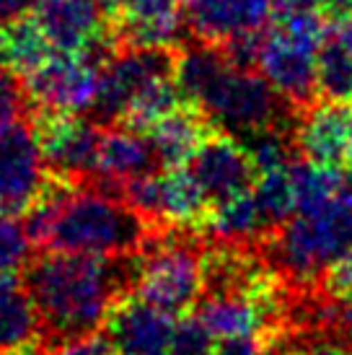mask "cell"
<instances>
[{"label": "cell", "instance_id": "4dcf8cb0", "mask_svg": "<svg viewBox=\"0 0 352 355\" xmlns=\"http://www.w3.org/2000/svg\"><path fill=\"white\" fill-rule=\"evenodd\" d=\"M324 0H272L274 19L293 16V13H306V10H322Z\"/></svg>", "mask_w": 352, "mask_h": 355}, {"label": "cell", "instance_id": "4316f807", "mask_svg": "<svg viewBox=\"0 0 352 355\" xmlns=\"http://www.w3.org/2000/svg\"><path fill=\"white\" fill-rule=\"evenodd\" d=\"M213 345H215V335L202 324V319L195 311L176 316L168 355H210Z\"/></svg>", "mask_w": 352, "mask_h": 355}, {"label": "cell", "instance_id": "f546056e", "mask_svg": "<svg viewBox=\"0 0 352 355\" xmlns=\"http://www.w3.org/2000/svg\"><path fill=\"white\" fill-rule=\"evenodd\" d=\"M210 355H267V337H264V332L238 337H218Z\"/></svg>", "mask_w": 352, "mask_h": 355}, {"label": "cell", "instance_id": "1f68e13d", "mask_svg": "<svg viewBox=\"0 0 352 355\" xmlns=\"http://www.w3.org/2000/svg\"><path fill=\"white\" fill-rule=\"evenodd\" d=\"M322 13L332 24H342L352 16V0H324Z\"/></svg>", "mask_w": 352, "mask_h": 355}, {"label": "cell", "instance_id": "3957f363", "mask_svg": "<svg viewBox=\"0 0 352 355\" xmlns=\"http://www.w3.org/2000/svg\"><path fill=\"white\" fill-rule=\"evenodd\" d=\"M259 249L290 288H316L326 267L352 249V182L322 207L295 213Z\"/></svg>", "mask_w": 352, "mask_h": 355}, {"label": "cell", "instance_id": "6da1fadb", "mask_svg": "<svg viewBox=\"0 0 352 355\" xmlns=\"http://www.w3.org/2000/svg\"><path fill=\"white\" fill-rule=\"evenodd\" d=\"M135 277L137 254L37 252L21 280L39 311L44 350L101 332L112 306L132 293Z\"/></svg>", "mask_w": 352, "mask_h": 355}, {"label": "cell", "instance_id": "30bf717a", "mask_svg": "<svg viewBox=\"0 0 352 355\" xmlns=\"http://www.w3.org/2000/svg\"><path fill=\"white\" fill-rule=\"evenodd\" d=\"M316 60H319V50L295 42L277 24H272L264 31L256 70L270 80V86L298 114H303L306 109H311L316 101H322Z\"/></svg>", "mask_w": 352, "mask_h": 355}, {"label": "cell", "instance_id": "8fae6325", "mask_svg": "<svg viewBox=\"0 0 352 355\" xmlns=\"http://www.w3.org/2000/svg\"><path fill=\"white\" fill-rule=\"evenodd\" d=\"M182 0H104L114 47H182L186 16Z\"/></svg>", "mask_w": 352, "mask_h": 355}, {"label": "cell", "instance_id": "836d02e7", "mask_svg": "<svg viewBox=\"0 0 352 355\" xmlns=\"http://www.w3.org/2000/svg\"><path fill=\"white\" fill-rule=\"evenodd\" d=\"M332 26H334V31H337V34L352 47V16L347 21H342V24H332Z\"/></svg>", "mask_w": 352, "mask_h": 355}, {"label": "cell", "instance_id": "603a6c76", "mask_svg": "<svg viewBox=\"0 0 352 355\" xmlns=\"http://www.w3.org/2000/svg\"><path fill=\"white\" fill-rule=\"evenodd\" d=\"M319 94L326 101H352V47L334 31L319 50Z\"/></svg>", "mask_w": 352, "mask_h": 355}, {"label": "cell", "instance_id": "484cf974", "mask_svg": "<svg viewBox=\"0 0 352 355\" xmlns=\"http://www.w3.org/2000/svg\"><path fill=\"white\" fill-rule=\"evenodd\" d=\"M26 117H31L26 80L10 68H0V132Z\"/></svg>", "mask_w": 352, "mask_h": 355}, {"label": "cell", "instance_id": "8992f818", "mask_svg": "<svg viewBox=\"0 0 352 355\" xmlns=\"http://www.w3.org/2000/svg\"><path fill=\"white\" fill-rule=\"evenodd\" d=\"M31 122L37 130L49 177L70 182L76 187L91 184L96 179L104 125L80 114H49V112H31Z\"/></svg>", "mask_w": 352, "mask_h": 355}, {"label": "cell", "instance_id": "4fadbf2b", "mask_svg": "<svg viewBox=\"0 0 352 355\" xmlns=\"http://www.w3.org/2000/svg\"><path fill=\"white\" fill-rule=\"evenodd\" d=\"M58 52H112V21L104 0H49L34 13Z\"/></svg>", "mask_w": 352, "mask_h": 355}, {"label": "cell", "instance_id": "cb8c5ba5", "mask_svg": "<svg viewBox=\"0 0 352 355\" xmlns=\"http://www.w3.org/2000/svg\"><path fill=\"white\" fill-rule=\"evenodd\" d=\"M254 200L262 213L267 236L285 226L295 216V189L290 179V166L259 174L254 182Z\"/></svg>", "mask_w": 352, "mask_h": 355}, {"label": "cell", "instance_id": "d590c367", "mask_svg": "<svg viewBox=\"0 0 352 355\" xmlns=\"http://www.w3.org/2000/svg\"><path fill=\"white\" fill-rule=\"evenodd\" d=\"M182 3H184V6H186V3H192V0H182Z\"/></svg>", "mask_w": 352, "mask_h": 355}, {"label": "cell", "instance_id": "83f0119b", "mask_svg": "<svg viewBox=\"0 0 352 355\" xmlns=\"http://www.w3.org/2000/svg\"><path fill=\"white\" fill-rule=\"evenodd\" d=\"M316 291L334 298V301L352 304V249L326 267V272L322 275Z\"/></svg>", "mask_w": 352, "mask_h": 355}, {"label": "cell", "instance_id": "7402d4cb", "mask_svg": "<svg viewBox=\"0 0 352 355\" xmlns=\"http://www.w3.org/2000/svg\"><path fill=\"white\" fill-rule=\"evenodd\" d=\"M182 101L184 99H182L179 86H176L174 73L156 76L130 99L127 109H125V114H122L117 125L137 130V132H148L156 122H161L166 114H171Z\"/></svg>", "mask_w": 352, "mask_h": 355}, {"label": "cell", "instance_id": "44dd1931", "mask_svg": "<svg viewBox=\"0 0 352 355\" xmlns=\"http://www.w3.org/2000/svg\"><path fill=\"white\" fill-rule=\"evenodd\" d=\"M202 234L223 244H259L267 236V228L256 207L254 189L210 207Z\"/></svg>", "mask_w": 352, "mask_h": 355}, {"label": "cell", "instance_id": "2e32d148", "mask_svg": "<svg viewBox=\"0 0 352 355\" xmlns=\"http://www.w3.org/2000/svg\"><path fill=\"white\" fill-rule=\"evenodd\" d=\"M158 168H161V161L146 132L122 128V125H107L101 135V148H98L96 179L91 184L122 198V189L127 184L153 174Z\"/></svg>", "mask_w": 352, "mask_h": 355}, {"label": "cell", "instance_id": "e0dca14e", "mask_svg": "<svg viewBox=\"0 0 352 355\" xmlns=\"http://www.w3.org/2000/svg\"><path fill=\"white\" fill-rule=\"evenodd\" d=\"M189 37L205 44H225L244 31L270 26L272 0H192L184 6Z\"/></svg>", "mask_w": 352, "mask_h": 355}, {"label": "cell", "instance_id": "9c48e42d", "mask_svg": "<svg viewBox=\"0 0 352 355\" xmlns=\"http://www.w3.org/2000/svg\"><path fill=\"white\" fill-rule=\"evenodd\" d=\"M49 171L42 158L31 117L0 132V216H26L47 187Z\"/></svg>", "mask_w": 352, "mask_h": 355}, {"label": "cell", "instance_id": "d4e9b609", "mask_svg": "<svg viewBox=\"0 0 352 355\" xmlns=\"http://www.w3.org/2000/svg\"><path fill=\"white\" fill-rule=\"evenodd\" d=\"M34 249L37 247L31 244L24 223L10 216H0V275L24 272L34 257Z\"/></svg>", "mask_w": 352, "mask_h": 355}, {"label": "cell", "instance_id": "5b68a950", "mask_svg": "<svg viewBox=\"0 0 352 355\" xmlns=\"http://www.w3.org/2000/svg\"><path fill=\"white\" fill-rule=\"evenodd\" d=\"M122 198L153 226L202 231L213 202L186 166H161L122 189Z\"/></svg>", "mask_w": 352, "mask_h": 355}, {"label": "cell", "instance_id": "d6a6232c", "mask_svg": "<svg viewBox=\"0 0 352 355\" xmlns=\"http://www.w3.org/2000/svg\"><path fill=\"white\" fill-rule=\"evenodd\" d=\"M29 8V0H0V26L24 16Z\"/></svg>", "mask_w": 352, "mask_h": 355}, {"label": "cell", "instance_id": "f1b7e54d", "mask_svg": "<svg viewBox=\"0 0 352 355\" xmlns=\"http://www.w3.org/2000/svg\"><path fill=\"white\" fill-rule=\"evenodd\" d=\"M42 355H117L112 340L107 337V332H94V335L78 337V340H70L62 345L47 347Z\"/></svg>", "mask_w": 352, "mask_h": 355}, {"label": "cell", "instance_id": "7c38bea8", "mask_svg": "<svg viewBox=\"0 0 352 355\" xmlns=\"http://www.w3.org/2000/svg\"><path fill=\"white\" fill-rule=\"evenodd\" d=\"M186 168L195 174L213 205L254 189L259 177L246 143L223 128H215L207 135L205 143L189 158Z\"/></svg>", "mask_w": 352, "mask_h": 355}, {"label": "cell", "instance_id": "277c9868", "mask_svg": "<svg viewBox=\"0 0 352 355\" xmlns=\"http://www.w3.org/2000/svg\"><path fill=\"white\" fill-rule=\"evenodd\" d=\"M207 236L195 228H158L137 252L132 293L171 316H184L205 293Z\"/></svg>", "mask_w": 352, "mask_h": 355}, {"label": "cell", "instance_id": "ba28073f", "mask_svg": "<svg viewBox=\"0 0 352 355\" xmlns=\"http://www.w3.org/2000/svg\"><path fill=\"white\" fill-rule=\"evenodd\" d=\"M179 47H119L104 62L91 119L98 125H117L130 99L156 76L176 73Z\"/></svg>", "mask_w": 352, "mask_h": 355}, {"label": "cell", "instance_id": "ac0fdd59", "mask_svg": "<svg viewBox=\"0 0 352 355\" xmlns=\"http://www.w3.org/2000/svg\"><path fill=\"white\" fill-rule=\"evenodd\" d=\"M42 350V319L24 280L16 275H0V355H26Z\"/></svg>", "mask_w": 352, "mask_h": 355}, {"label": "cell", "instance_id": "e575fe53", "mask_svg": "<svg viewBox=\"0 0 352 355\" xmlns=\"http://www.w3.org/2000/svg\"><path fill=\"white\" fill-rule=\"evenodd\" d=\"M44 3H49V0H29V6H37V8H39V6H44Z\"/></svg>", "mask_w": 352, "mask_h": 355}, {"label": "cell", "instance_id": "ffe728a7", "mask_svg": "<svg viewBox=\"0 0 352 355\" xmlns=\"http://www.w3.org/2000/svg\"><path fill=\"white\" fill-rule=\"evenodd\" d=\"M0 55L6 68L26 78L55 55V47L42 29L39 19L24 13L0 26Z\"/></svg>", "mask_w": 352, "mask_h": 355}, {"label": "cell", "instance_id": "7a4b0ae2", "mask_svg": "<svg viewBox=\"0 0 352 355\" xmlns=\"http://www.w3.org/2000/svg\"><path fill=\"white\" fill-rule=\"evenodd\" d=\"M158 228L125 198L96 184L70 187L52 210L37 252L125 257L137 254Z\"/></svg>", "mask_w": 352, "mask_h": 355}, {"label": "cell", "instance_id": "52a82bcc", "mask_svg": "<svg viewBox=\"0 0 352 355\" xmlns=\"http://www.w3.org/2000/svg\"><path fill=\"white\" fill-rule=\"evenodd\" d=\"M112 55L107 52L52 55L39 70L24 78L31 99V112H49V114L91 112L98 94L101 68Z\"/></svg>", "mask_w": 352, "mask_h": 355}, {"label": "cell", "instance_id": "d6986e66", "mask_svg": "<svg viewBox=\"0 0 352 355\" xmlns=\"http://www.w3.org/2000/svg\"><path fill=\"white\" fill-rule=\"evenodd\" d=\"M215 128L218 125L210 114L189 101H182L171 114H166L148 130L146 135L156 148L161 166H186L189 158L195 156L197 148Z\"/></svg>", "mask_w": 352, "mask_h": 355}, {"label": "cell", "instance_id": "8d00e7d4", "mask_svg": "<svg viewBox=\"0 0 352 355\" xmlns=\"http://www.w3.org/2000/svg\"><path fill=\"white\" fill-rule=\"evenodd\" d=\"M0 65H3V55H0Z\"/></svg>", "mask_w": 352, "mask_h": 355}, {"label": "cell", "instance_id": "9a60e30c", "mask_svg": "<svg viewBox=\"0 0 352 355\" xmlns=\"http://www.w3.org/2000/svg\"><path fill=\"white\" fill-rule=\"evenodd\" d=\"M174 327L176 316L127 293L112 306L104 332L117 355H168Z\"/></svg>", "mask_w": 352, "mask_h": 355}, {"label": "cell", "instance_id": "5bb4252c", "mask_svg": "<svg viewBox=\"0 0 352 355\" xmlns=\"http://www.w3.org/2000/svg\"><path fill=\"white\" fill-rule=\"evenodd\" d=\"M298 156L322 166L352 168V101H316L295 125Z\"/></svg>", "mask_w": 352, "mask_h": 355}]
</instances>
